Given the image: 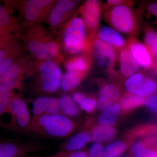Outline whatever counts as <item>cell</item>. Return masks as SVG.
<instances>
[{
	"label": "cell",
	"mask_w": 157,
	"mask_h": 157,
	"mask_svg": "<svg viewBox=\"0 0 157 157\" xmlns=\"http://www.w3.org/2000/svg\"><path fill=\"white\" fill-rule=\"evenodd\" d=\"M92 62V56L82 54L70 57L66 61L65 67L67 71H73L87 75Z\"/></svg>",
	"instance_id": "cell-21"
},
{
	"label": "cell",
	"mask_w": 157,
	"mask_h": 157,
	"mask_svg": "<svg viewBox=\"0 0 157 157\" xmlns=\"http://www.w3.org/2000/svg\"><path fill=\"white\" fill-rule=\"evenodd\" d=\"M85 76L76 71H67L62 75L60 87L64 91L72 90L80 85Z\"/></svg>",
	"instance_id": "cell-24"
},
{
	"label": "cell",
	"mask_w": 157,
	"mask_h": 157,
	"mask_svg": "<svg viewBox=\"0 0 157 157\" xmlns=\"http://www.w3.org/2000/svg\"><path fill=\"white\" fill-rule=\"evenodd\" d=\"M151 70H152L153 73L157 75V61L154 63L152 67Z\"/></svg>",
	"instance_id": "cell-38"
},
{
	"label": "cell",
	"mask_w": 157,
	"mask_h": 157,
	"mask_svg": "<svg viewBox=\"0 0 157 157\" xmlns=\"http://www.w3.org/2000/svg\"><path fill=\"white\" fill-rule=\"evenodd\" d=\"M76 123L63 113L46 114L33 117L32 131L52 139L66 138L76 128Z\"/></svg>",
	"instance_id": "cell-2"
},
{
	"label": "cell",
	"mask_w": 157,
	"mask_h": 157,
	"mask_svg": "<svg viewBox=\"0 0 157 157\" xmlns=\"http://www.w3.org/2000/svg\"><path fill=\"white\" fill-rule=\"evenodd\" d=\"M128 148L125 142L118 140L109 144L104 148L105 157H120L122 155Z\"/></svg>",
	"instance_id": "cell-29"
},
{
	"label": "cell",
	"mask_w": 157,
	"mask_h": 157,
	"mask_svg": "<svg viewBox=\"0 0 157 157\" xmlns=\"http://www.w3.org/2000/svg\"><path fill=\"white\" fill-rule=\"evenodd\" d=\"M87 157H105L102 144L96 143L93 144L88 151Z\"/></svg>",
	"instance_id": "cell-33"
},
{
	"label": "cell",
	"mask_w": 157,
	"mask_h": 157,
	"mask_svg": "<svg viewBox=\"0 0 157 157\" xmlns=\"http://www.w3.org/2000/svg\"><path fill=\"white\" fill-rule=\"evenodd\" d=\"M133 157H157V139L149 137L136 141L132 145Z\"/></svg>",
	"instance_id": "cell-20"
},
{
	"label": "cell",
	"mask_w": 157,
	"mask_h": 157,
	"mask_svg": "<svg viewBox=\"0 0 157 157\" xmlns=\"http://www.w3.org/2000/svg\"><path fill=\"white\" fill-rule=\"evenodd\" d=\"M45 146L36 142L10 140L0 142V157H16L43 150Z\"/></svg>",
	"instance_id": "cell-13"
},
{
	"label": "cell",
	"mask_w": 157,
	"mask_h": 157,
	"mask_svg": "<svg viewBox=\"0 0 157 157\" xmlns=\"http://www.w3.org/2000/svg\"><path fill=\"white\" fill-rule=\"evenodd\" d=\"M121 5H129L132 6L133 2L130 1H123V0H108L106 1V4L101 6H102V9H103Z\"/></svg>",
	"instance_id": "cell-35"
},
{
	"label": "cell",
	"mask_w": 157,
	"mask_h": 157,
	"mask_svg": "<svg viewBox=\"0 0 157 157\" xmlns=\"http://www.w3.org/2000/svg\"><path fill=\"white\" fill-rule=\"evenodd\" d=\"M121 96V89L115 84L109 83L104 85L98 94L96 109L99 111H103L116 103Z\"/></svg>",
	"instance_id": "cell-15"
},
{
	"label": "cell",
	"mask_w": 157,
	"mask_h": 157,
	"mask_svg": "<svg viewBox=\"0 0 157 157\" xmlns=\"http://www.w3.org/2000/svg\"><path fill=\"white\" fill-rule=\"evenodd\" d=\"M132 6L121 5L102 9L104 19L118 32L131 36H137L141 29V15Z\"/></svg>",
	"instance_id": "cell-3"
},
{
	"label": "cell",
	"mask_w": 157,
	"mask_h": 157,
	"mask_svg": "<svg viewBox=\"0 0 157 157\" xmlns=\"http://www.w3.org/2000/svg\"><path fill=\"white\" fill-rule=\"evenodd\" d=\"M19 26L17 21L0 5V40L4 42H8L12 33L18 30Z\"/></svg>",
	"instance_id": "cell-18"
},
{
	"label": "cell",
	"mask_w": 157,
	"mask_h": 157,
	"mask_svg": "<svg viewBox=\"0 0 157 157\" xmlns=\"http://www.w3.org/2000/svg\"><path fill=\"white\" fill-rule=\"evenodd\" d=\"M2 41L0 40V48H1V46H2Z\"/></svg>",
	"instance_id": "cell-40"
},
{
	"label": "cell",
	"mask_w": 157,
	"mask_h": 157,
	"mask_svg": "<svg viewBox=\"0 0 157 157\" xmlns=\"http://www.w3.org/2000/svg\"><path fill=\"white\" fill-rule=\"evenodd\" d=\"M120 157H133V156L130 155H122Z\"/></svg>",
	"instance_id": "cell-39"
},
{
	"label": "cell",
	"mask_w": 157,
	"mask_h": 157,
	"mask_svg": "<svg viewBox=\"0 0 157 157\" xmlns=\"http://www.w3.org/2000/svg\"><path fill=\"white\" fill-rule=\"evenodd\" d=\"M14 58L9 57L0 61V76L9 69L11 65L15 62Z\"/></svg>",
	"instance_id": "cell-36"
},
{
	"label": "cell",
	"mask_w": 157,
	"mask_h": 157,
	"mask_svg": "<svg viewBox=\"0 0 157 157\" xmlns=\"http://www.w3.org/2000/svg\"><path fill=\"white\" fill-rule=\"evenodd\" d=\"M57 1L27 0L18 4L19 17L24 27L39 24L46 21L48 14Z\"/></svg>",
	"instance_id": "cell-5"
},
{
	"label": "cell",
	"mask_w": 157,
	"mask_h": 157,
	"mask_svg": "<svg viewBox=\"0 0 157 157\" xmlns=\"http://www.w3.org/2000/svg\"><path fill=\"white\" fill-rule=\"evenodd\" d=\"M147 9L148 12L155 16L157 18V2H153L149 4Z\"/></svg>",
	"instance_id": "cell-37"
},
{
	"label": "cell",
	"mask_w": 157,
	"mask_h": 157,
	"mask_svg": "<svg viewBox=\"0 0 157 157\" xmlns=\"http://www.w3.org/2000/svg\"><path fill=\"white\" fill-rule=\"evenodd\" d=\"M60 107L62 113L68 117H77L80 114L81 109L73 98L68 95L59 98Z\"/></svg>",
	"instance_id": "cell-27"
},
{
	"label": "cell",
	"mask_w": 157,
	"mask_h": 157,
	"mask_svg": "<svg viewBox=\"0 0 157 157\" xmlns=\"http://www.w3.org/2000/svg\"><path fill=\"white\" fill-rule=\"evenodd\" d=\"M145 98L127 93L121 98L119 104L121 109L124 111H129L144 105Z\"/></svg>",
	"instance_id": "cell-28"
},
{
	"label": "cell",
	"mask_w": 157,
	"mask_h": 157,
	"mask_svg": "<svg viewBox=\"0 0 157 157\" xmlns=\"http://www.w3.org/2000/svg\"><path fill=\"white\" fill-rule=\"evenodd\" d=\"M144 105L151 112L157 114V94L145 98Z\"/></svg>",
	"instance_id": "cell-32"
},
{
	"label": "cell",
	"mask_w": 157,
	"mask_h": 157,
	"mask_svg": "<svg viewBox=\"0 0 157 157\" xmlns=\"http://www.w3.org/2000/svg\"><path fill=\"white\" fill-rule=\"evenodd\" d=\"M118 52L112 45L97 37L92 42V57L100 67L108 72L114 66Z\"/></svg>",
	"instance_id": "cell-12"
},
{
	"label": "cell",
	"mask_w": 157,
	"mask_h": 157,
	"mask_svg": "<svg viewBox=\"0 0 157 157\" xmlns=\"http://www.w3.org/2000/svg\"><path fill=\"white\" fill-rule=\"evenodd\" d=\"M22 36L23 47L37 61L50 60L61 61L60 45L39 24L26 27Z\"/></svg>",
	"instance_id": "cell-1"
},
{
	"label": "cell",
	"mask_w": 157,
	"mask_h": 157,
	"mask_svg": "<svg viewBox=\"0 0 157 157\" xmlns=\"http://www.w3.org/2000/svg\"><path fill=\"white\" fill-rule=\"evenodd\" d=\"M80 4L79 1L72 0L57 1L52 9L46 22L52 30L55 32L73 17Z\"/></svg>",
	"instance_id": "cell-8"
},
{
	"label": "cell",
	"mask_w": 157,
	"mask_h": 157,
	"mask_svg": "<svg viewBox=\"0 0 157 157\" xmlns=\"http://www.w3.org/2000/svg\"><path fill=\"white\" fill-rule=\"evenodd\" d=\"M121 110L120 104L116 102L103 110L98 118V122L102 125H113L118 119Z\"/></svg>",
	"instance_id": "cell-26"
},
{
	"label": "cell",
	"mask_w": 157,
	"mask_h": 157,
	"mask_svg": "<svg viewBox=\"0 0 157 157\" xmlns=\"http://www.w3.org/2000/svg\"><path fill=\"white\" fill-rule=\"evenodd\" d=\"M116 129L112 126L98 125L93 128L90 132L91 140L101 144L112 140L116 135Z\"/></svg>",
	"instance_id": "cell-23"
},
{
	"label": "cell",
	"mask_w": 157,
	"mask_h": 157,
	"mask_svg": "<svg viewBox=\"0 0 157 157\" xmlns=\"http://www.w3.org/2000/svg\"><path fill=\"white\" fill-rule=\"evenodd\" d=\"M115 63L118 64L119 73L126 78L137 73L140 69V66L127 47L118 52Z\"/></svg>",
	"instance_id": "cell-16"
},
{
	"label": "cell",
	"mask_w": 157,
	"mask_h": 157,
	"mask_svg": "<svg viewBox=\"0 0 157 157\" xmlns=\"http://www.w3.org/2000/svg\"><path fill=\"white\" fill-rule=\"evenodd\" d=\"M126 47L140 67L144 70L151 69L154 62L144 44L135 36H131L127 41Z\"/></svg>",
	"instance_id": "cell-14"
},
{
	"label": "cell",
	"mask_w": 157,
	"mask_h": 157,
	"mask_svg": "<svg viewBox=\"0 0 157 157\" xmlns=\"http://www.w3.org/2000/svg\"><path fill=\"white\" fill-rule=\"evenodd\" d=\"M144 42L155 63L157 61V33L147 24L144 27Z\"/></svg>",
	"instance_id": "cell-25"
},
{
	"label": "cell",
	"mask_w": 157,
	"mask_h": 157,
	"mask_svg": "<svg viewBox=\"0 0 157 157\" xmlns=\"http://www.w3.org/2000/svg\"><path fill=\"white\" fill-rule=\"evenodd\" d=\"M6 113L10 114L11 119L3 128L23 134H29L32 131V119L22 96L14 94Z\"/></svg>",
	"instance_id": "cell-6"
},
{
	"label": "cell",
	"mask_w": 157,
	"mask_h": 157,
	"mask_svg": "<svg viewBox=\"0 0 157 157\" xmlns=\"http://www.w3.org/2000/svg\"><path fill=\"white\" fill-rule=\"evenodd\" d=\"M90 140V132L82 131L70 137L59 147L62 151H77L83 148Z\"/></svg>",
	"instance_id": "cell-22"
},
{
	"label": "cell",
	"mask_w": 157,
	"mask_h": 157,
	"mask_svg": "<svg viewBox=\"0 0 157 157\" xmlns=\"http://www.w3.org/2000/svg\"><path fill=\"white\" fill-rule=\"evenodd\" d=\"M25 59L14 62L0 76V89L12 91L19 88L26 77L33 73L34 64Z\"/></svg>",
	"instance_id": "cell-7"
},
{
	"label": "cell",
	"mask_w": 157,
	"mask_h": 157,
	"mask_svg": "<svg viewBox=\"0 0 157 157\" xmlns=\"http://www.w3.org/2000/svg\"><path fill=\"white\" fill-rule=\"evenodd\" d=\"M56 157V154L55 155L52 156L51 157Z\"/></svg>",
	"instance_id": "cell-41"
},
{
	"label": "cell",
	"mask_w": 157,
	"mask_h": 157,
	"mask_svg": "<svg viewBox=\"0 0 157 157\" xmlns=\"http://www.w3.org/2000/svg\"><path fill=\"white\" fill-rule=\"evenodd\" d=\"M96 37L112 45L118 52L127 46V41L119 32L111 27L104 26L100 28Z\"/></svg>",
	"instance_id": "cell-19"
},
{
	"label": "cell",
	"mask_w": 157,
	"mask_h": 157,
	"mask_svg": "<svg viewBox=\"0 0 157 157\" xmlns=\"http://www.w3.org/2000/svg\"><path fill=\"white\" fill-rule=\"evenodd\" d=\"M87 152L83 151L65 152L61 151L56 154V157H87Z\"/></svg>",
	"instance_id": "cell-34"
},
{
	"label": "cell",
	"mask_w": 157,
	"mask_h": 157,
	"mask_svg": "<svg viewBox=\"0 0 157 157\" xmlns=\"http://www.w3.org/2000/svg\"><path fill=\"white\" fill-rule=\"evenodd\" d=\"M33 112L34 117L43 114L62 113L58 99L47 96L38 97L34 101Z\"/></svg>",
	"instance_id": "cell-17"
},
{
	"label": "cell",
	"mask_w": 157,
	"mask_h": 157,
	"mask_svg": "<svg viewBox=\"0 0 157 157\" xmlns=\"http://www.w3.org/2000/svg\"><path fill=\"white\" fill-rule=\"evenodd\" d=\"M14 94L12 91L0 89V126L2 117L6 113Z\"/></svg>",
	"instance_id": "cell-30"
},
{
	"label": "cell",
	"mask_w": 157,
	"mask_h": 157,
	"mask_svg": "<svg viewBox=\"0 0 157 157\" xmlns=\"http://www.w3.org/2000/svg\"><path fill=\"white\" fill-rule=\"evenodd\" d=\"M78 105L80 109L87 113H90L93 112L96 108L97 100L93 97L84 94Z\"/></svg>",
	"instance_id": "cell-31"
},
{
	"label": "cell",
	"mask_w": 157,
	"mask_h": 157,
	"mask_svg": "<svg viewBox=\"0 0 157 157\" xmlns=\"http://www.w3.org/2000/svg\"><path fill=\"white\" fill-rule=\"evenodd\" d=\"M59 34L61 45L74 46L89 39L84 21L78 16H74L66 23Z\"/></svg>",
	"instance_id": "cell-9"
},
{
	"label": "cell",
	"mask_w": 157,
	"mask_h": 157,
	"mask_svg": "<svg viewBox=\"0 0 157 157\" xmlns=\"http://www.w3.org/2000/svg\"><path fill=\"white\" fill-rule=\"evenodd\" d=\"M78 11L85 25L88 38L92 42L96 38L100 29L102 12L101 2L97 0H88L82 5Z\"/></svg>",
	"instance_id": "cell-11"
},
{
	"label": "cell",
	"mask_w": 157,
	"mask_h": 157,
	"mask_svg": "<svg viewBox=\"0 0 157 157\" xmlns=\"http://www.w3.org/2000/svg\"><path fill=\"white\" fill-rule=\"evenodd\" d=\"M34 89L37 93L50 94L58 90L62 72L57 63L52 60L40 61L34 64Z\"/></svg>",
	"instance_id": "cell-4"
},
{
	"label": "cell",
	"mask_w": 157,
	"mask_h": 157,
	"mask_svg": "<svg viewBox=\"0 0 157 157\" xmlns=\"http://www.w3.org/2000/svg\"><path fill=\"white\" fill-rule=\"evenodd\" d=\"M127 92L146 98L157 94V81L147 76L144 71L135 73L127 78L124 83Z\"/></svg>",
	"instance_id": "cell-10"
}]
</instances>
